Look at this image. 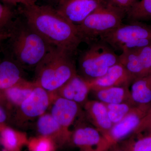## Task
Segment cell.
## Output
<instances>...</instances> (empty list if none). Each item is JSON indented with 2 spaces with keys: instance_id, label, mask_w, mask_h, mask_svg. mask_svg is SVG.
<instances>
[{
  "instance_id": "5bb4252c",
  "label": "cell",
  "mask_w": 151,
  "mask_h": 151,
  "mask_svg": "<svg viewBox=\"0 0 151 151\" xmlns=\"http://www.w3.org/2000/svg\"><path fill=\"white\" fill-rule=\"evenodd\" d=\"M90 91L89 81L77 73L54 93L57 96L84 106L88 101Z\"/></svg>"
},
{
  "instance_id": "30bf717a",
  "label": "cell",
  "mask_w": 151,
  "mask_h": 151,
  "mask_svg": "<svg viewBox=\"0 0 151 151\" xmlns=\"http://www.w3.org/2000/svg\"><path fill=\"white\" fill-rule=\"evenodd\" d=\"M107 2V0H60L55 9L76 25Z\"/></svg>"
},
{
  "instance_id": "7a4b0ae2",
  "label": "cell",
  "mask_w": 151,
  "mask_h": 151,
  "mask_svg": "<svg viewBox=\"0 0 151 151\" xmlns=\"http://www.w3.org/2000/svg\"><path fill=\"white\" fill-rule=\"evenodd\" d=\"M9 32V37L1 50L4 56L13 60L23 68L35 69L51 45L30 26L24 18L18 17Z\"/></svg>"
},
{
  "instance_id": "52a82bcc",
  "label": "cell",
  "mask_w": 151,
  "mask_h": 151,
  "mask_svg": "<svg viewBox=\"0 0 151 151\" xmlns=\"http://www.w3.org/2000/svg\"><path fill=\"white\" fill-rule=\"evenodd\" d=\"M53 97L54 93L37 84L29 96L11 111L10 124L23 127L29 122L37 119L49 108Z\"/></svg>"
},
{
  "instance_id": "7402d4cb",
  "label": "cell",
  "mask_w": 151,
  "mask_h": 151,
  "mask_svg": "<svg viewBox=\"0 0 151 151\" xmlns=\"http://www.w3.org/2000/svg\"><path fill=\"white\" fill-rule=\"evenodd\" d=\"M118 144L126 151H151V133H134Z\"/></svg>"
},
{
  "instance_id": "ac0fdd59",
  "label": "cell",
  "mask_w": 151,
  "mask_h": 151,
  "mask_svg": "<svg viewBox=\"0 0 151 151\" xmlns=\"http://www.w3.org/2000/svg\"><path fill=\"white\" fill-rule=\"evenodd\" d=\"M23 69L9 58H0V90L8 89L24 78Z\"/></svg>"
},
{
  "instance_id": "4316f807",
  "label": "cell",
  "mask_w": 151,
  "mask_h": 151,
  "mask_svg": "<svg viewBox=\"0 0 151 151\" xmlns=\"http://www.w3.org/2000/svg\"><path fill=\"white\" fill-rule=\"evenodd\" d=\"M139 0H107L109 4L123 11L126 14Z\"/></svg>"
},
{
  "instance_id": "9c48e42d",
  "label": "cell",
  "mask_w": 151,
  "mask_h": 151,
  "mask_svg": "<svg viewBox=\"0 0 151 151\" xmlns=\"http://www.w3.org/2000/svg\"><path fill=\"white\" fill-rule=\"evenodd\" d=\"M70 144L79 151H106L111 146L99 130L86 125H79L72 131Z\"/></svg>"
},
{
  "instance_id": "d4e9b609",
  "label": "cell",
  "mask_w": 151,
  "mask_h": 151,
  "mask_svg": "<svg viewBox=\"0 0 151 151\" xmlns=\"http://www.w3.org/2000/svg\"><path fill=\"white\" fill-rule=\"evenodd\" d=\"M27 146L29 151H55L58 149L51 139L40 135L29 139Z\"/></svg>"
},
{
  "instance_id": "e0dca14e",
  "label": "cell",
  "mask_w": 151,
  "mask_h": 151,
  "mask_svg": "<svg viewBox=\"0 0 151 151\" xmlns=\"http://www.w3.org/2000/svg\"><path fill=\"white\" fill-rule=\"evenodd\" d=\"M131 97L138 107L149 111L151 109V73L132 82Z\"/></svg>"
},
{
  "instance_id": "5b68a950",
  "label": "cell",
  "mask_w": 151,
  "mask_h": 151,
  "mask_svg": "<svg viewBox=\"0 0 151 151\" xmlns=\"http://www.w3.org/2000/svg\"><path fill=\"white\" fill-rule=\"evenodd\" d=\"M126 16L124 12L107 1L76 27L82 42L88 45L122 24Z\"/></svg>"
},
{
  "instance_id": "836d02e7",
  "label": "cell",
  "mask_w": 151,
  "mask_h": 151,
  "mask_svg": "<svg viewBox=\"0 0 151 151\" xmlns=\"http://www.w3.org/2000/svg\"><path fill=\"white\" fill-rule=\"evenodd\" d=\"M45 3V4L48 5L56 7L59 2L60 0H42Z\"/></svg>"
},
{
  "instance_id": "d6986e66",
  "label": "cell",
  "mask_w": 151,
  "mask_h": 151,
  "mask_svg": "<svg viewBox=\"0 0 151 151\" xmlns=\"http://www.w3.org/2000/svg\"><path fill=\"white\" fill-rule=\"evenodd\" d=\"M36 85L34 81H30L23 78L13 86L3 91L10 113L19 107L29 96Z\"/></svg>"
},
{
  "instance_id": "9a60e30c",
  "label": "cell",
  "mask_w": 151,
  "mask_h": 151,
  "mask_svg": "<svg viewBox=\"0 0 151 151\" xmlns=\"http://www.w3.org/2000/svg\"><path fill=\"white\" fill-rule=\"evenodd\" d=\"M133 81L125 67L118 63L110 68L103 76L89 82L92 91L113 86H129Z\"/></svg>"
},
{
  "instance_id": "6da1fadb",
  "label": "cell",
  "mask_w": 151,
  "mask_h": 151,
  "mask_svg": "<svg viewBox=\"0 0 151 151\" xmlns=\"http://www.w3.org/2000/svg\"><path fill=\"white\" fill-rule=\"evenodd\" d=\"M18 9L30 26L49 45L75 55L82 42L76 25L61 15L55 7L36 4L21 6Z\"/></svg>"
},
{
  "instance_id": "8fae6325",
  "label": "cell",
  "mask_w": 151,
  "mask_h": 151,
  "mask_svg": "<svg viewBox=\"0 0 151 151\" xmlns=\"http://www.w3.org/2000/svg\"><path fill=\"white\" fill-rule=\"evenodd\" d=\"M148 111L136 106L120 122L114 124L105 137L111 145L124 140L132 135Z\"/></svg>"
},
{
  "instance_id": "8d00e7d4",
  "label": "cell",
  "mask_w": 151,
  "mask_h": 151,
  "mask_svg": "<svg viewBox=\"0 0 151 151\" xmlns=\"http://www.w3.org/2000/svg\"><path fill=\"white\" fill-rule=\"evenodd\" d=\"M1 145H0V150H1Z\"/></svg>"
},
{
  "instance_id": "1f68e13d",
  "label": "cell",
  "mask_w": 151,
  "mask_h": 151,
  "mask_svg": "<svg viewBox=\"0 0 151 151\" xmlns=\"http://www.w3.org/2000/svg\"><path fill=\"white\" fill-rule=\"evenodd\" d=\"M0 105H2L9 111L7 103L5 97L4 95V92L1 90H0Z\"/></svg>"
},
{
  "instance_id": "4fadbf2b",
  "label": "cell",
  "mask_w": 151,
  "mask_h": 151,
  "mask_svg": "<svg viewBox=\"0 0 151 151\" xmlns=\"http://www.w3.org/2000/svg\"><path fill=\"white\" fill-rule=\"evenodd\" d=\"M36 129L39 135L51 139L58 148L70 144L72 132L64 129L50 113H45L37 119Z\"/></svg>"
},
{
  "instance_id": "d6a6232c",
  "label": "cell",
  "mask_w": 151,
  "mask_h": 151,
  "mask_svg": "<svg viewBox=\"0 0 151 151\" xmlns=\"http://www.w3.org/2000/svg\"><path fill=\"white\" fill-rule=\"evenodd\" d=\"M106 151H126L121 147L118 143L111 145Z\"/></svg>"
},
{
  "instance_id": "7c38bea8",
  "label": "cell",
  "mask_w": 151,
  "mask_h": 151,
  "mask_svg": "<svg viewBox=\"0 0 151 151\" xmlns=\"http://www.w3.org/2000/svg\"><path fill=\"white\" fill-rule=\"evenodd\" d=\"M49 108L50 113L62 128L67 132H72L69 128L80 113V105L54 93Z\"/></svg>"
},
{
  "instance_id": "8992f818",
  "label": "cell",
  "mask_w": 151,
  "mask_h": 151,
  "mask_svg": "<svg viewBox=\"0 0 151 151\" xmlns=\"http://www.w3.org/2000/svg\"><path fill=\"white\" fill-rule=\"evenodd\" d=\"M100 39L105 42L113 50L123 52L151 45V27L131 22L122 24L100 36Z\"/></svg>"
},
{
  "instance_id": "83f0119b",
  "label": "cell",
  "mask_w": 151,
  "mask_h": 151,
  "mask_svg": "<svg viewBox=\"0 0 151 151\" xmlns=\"http://www.w3.org/2000/svg\"><path fill=\"white\" fill-rule=\"evenodd\" d=\"M141 132L151 133V113H148L144 117L139 127L134 133Z\"/></svg>"
},
{
  "instance_id": "d590c367",
  "label": "cell",
  "mask_w": 151,
  "mask_h": 151,
  "mask_svg": "<svg viewBox=\"0 0 151 151\" xmlns=\"http://www.w3.org/2000/svg\"><path fill=\"white\" fill-rule=\"evenodd\" d=\"M148 113H151V109H150V110L149 111V112Z\"/></svg>"
},
{
  "instance_id": "cb8c5ba5",
  "label": "cell",
  "mask_w": 151,
  "mask_h": 151,
  "mask_svg": "<svg viewBox=\"0 0 151 151\" xmlns=\"http://www.w3.org/2000/svg\"><path fill=\"white\" fill-rule=\"evenodd\" d=\"M105 105L108 109L109 118L113 125L120 122L137 106L134 103H131Z\"/></svg>"
},
{
  "instance_id": "277c9868",
  "label": "cell",
  "mask_w": 151,
  "mask_h": 151,
  "mask_svg": "<svg viewBox=\"0 0 151 151\" xmlns=\"http://www.w3.org/2000/svg\"><path fill=\"white\" fill-rule=\"evenodd\" d=\"M88 45L79 57L78 74L91 81L103 76L110 68L119 63V55L100 39Z\"/></svg>"
},
{
  "instance_id": "e575fe53",
  "label": "cell",
  "mask_w": 151,
  "mask_h": 151,
  "mask_svg": "<svg viewBox=\"0 0 151 151\" xmlns=\"http://www.w3.org/2000/svg\"><path fill=\"white\" fill-rule=\"evenodd\" d=\"M0 1L6 4L12 6L17 7L18 5L15 0H0Z\"/></svg>"
},
{
  "instance_id": "f1b7e54d",
  "label": "cell",
  "mask_w": 151,
  "mask_h": 151,
  "mask_svg": "<svg viewBox=\"0 0 151 151\" xmlns=\"http://www.w3.org/2000/svg\"><path fill=\"white\" fill-rule=\"evenodd\" d=\"M10 113L4 107L0 105V124L10 125Z\"/></svg>"
},
{
  "instance_id": "f546056e",
  "label": "cell",
  "mask_w": 151,
  "mask_h": 151,
  "mask_svg": "<svg viewBox=\"0 0 151 151\" xmlns=\"http://www.w3.org/2000/svg\"><path fill=\"white\" fill-rule=\"evenodd\" d=\"M10 34L8 30L0 29V50L4 43L9 37Z\"/></svg>"
},
{
  "instance_id": "4dcf8cb0",
  "label": "cell",
  "mask_w": 151,
  "mask_h": 151,
  "mask_svg": "<svg viewBox=\"0 0 151 151\" xmlns=\"http://www.w3.org/2000/svg\"><path fill=\"white\" fill-rule=\"evenodd\" d=\"M18 5L29 6L36 4L35 0H15Z\"/></svg>"
},
{
  "instance_id": "484cf974",
  "label": "cell",
  "mask_w": 151,
  "mask_h": 151,
  "mask_svg": "<svg viewBox=\"0 0 151 151\" xmlns=\"http://www.w3.org/2000/svg\"><path fill=\"white\" fill-rule=\"evenodd\" d=\"M19 14L15 7L0 1V29L9 31Z\"/></svg>"
},
{
  "instance_id": "ba28073f",
  "label": "cell",
  "mask_w": 151,
  "mask_h": 151,
  "mask_svg": "<svg viewBox=\"0 0 151 151\" xmlns=\"http://www.w3.org/2000/svg\"><path fill=\"white\" fill-rule=\"evenodd\" d=\"M119 63L134 81L149 75L151 73V45L123 52L119 55Z\"/></svg>"
},
{
  "instance_id": "ffe728a7",
  "label": "cell",
  "mask_w": 151,
  "mask_h": 151,
  "mask_svg": "<svg viewBox=\"0 0 151 151\" xmlns=\"http://www.w3.org/2000/svg\"><path fill=\"white\" fill-rule=\"evenodd\" d=\"M26 134L7 124H0V145L5 151H21L27 146Z\"/></svg>"
},
{
  "instance_id": "603a6c76",
  "label": "cell",
  "mask_w": 151,
  "mask_h": 151,
  "mask_svg": "<svg viewBox=\"0 0 151 151\" xmlns=\"http://www.w3.org/2000/svg\"><path fill=\"white\" fill-rule=\"evenodd\" d=\"M126 17L130 22L151 20V0L139 1Z\"/></svg>"
},
{
  "instance_id": "2e32d148",
  "label": "cell",
  "mask_w": 151,
  "mask_h": 151,
  "mask_svg": "<svg viewBox=\"0 0 151 151\" xmlns=\"http://www.w3.org/2000/svg\"><path fill=\"white\" fill-rule=\"evenodd\" d=\"M83 106L87 119L106 137L113 125L108 116L106 105L97 100H88Z\"/></svg>"
},
{
  "instance_id": "3957f363",
  "label": "cell",
  "mask_w": 151,
  "mask_h": 151,
  "mask_svg": "<svg viewBox=\"0 0 151 151\" xmlns=\"http://www.w3.org/2000/svg\"><path fill=\"white\" fill-rule=\"evenodd\" d=\"M75 55L51 46L35 68V82L50 92H55L77 74Z\"/></svg>"
},
{
  "instance_id": "44dd1931",
  "label": "cell",
  "mask_w": 151,
  "mask_h": 151,
  "mask_svg": "<svg viewBox=\"0 0 151 151\" xmlns=\"http://www.w3.org/2000/svg\"><path fill=\"white\" fill-rule=\"evenodd\" d=\"M97 100L105 104L133 103L128 86H113L92 90Z\"/></svg>"
}]
</instances>
